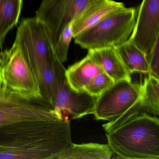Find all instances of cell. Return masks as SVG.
Segmentation results:
<instances>
[{
  "label": "cell",
  "mask_w": 159,
  "mask_h": 159,
  "mask_svg": "<svg viewBox=\"0 0 159 159\" xmlns=\"http://www.w3.org/2000/svg\"><path fill=\"white\" fill-rule=\"evenodd\" d=\"M72 143L68 118L12 124L0 127V159H55Z\"/></svg>",
  "instance_id": "cell-1"
},
{
  "label": "cell",
  "mask_w": 159,
  "mask_h": 159,
  "mask_svg": "<svg viewBox=\"0 0 159 159\" xmlns=\"http://www.w3.org/2000/svg\"><path fill=\"white\" fill-rule=\"evenodd\" d=\"M108 144L118 158L159 159V120L141 112L106 132Z\"/></svg>",
  "instance_id": "cell-2"
},
{
  "label": "cell",
  "mask_w": 159,
  "mask_h": 159,
  "mask_svg": "<svg viewBox=\"0 0 159 159\" xmlns=\"http://www.w3.org/2000/svg\"><path fill=\"white\" fill-rule=\"evenodd\" d=\"M0 94L29 101L43 100L39 82L22 51L15 44L0 52Z\"/></svg>",
  "instance_id": "cell-3"
},
{
  "label": "cell",
  "mask_w": 159,
  "mask_h": 159,
  "mask_svg": "<svg viewBox=\"0 0 159 159\" xmlns=\"http://www.w3.org/2000/svg\"><path fill=\"white\" fill-rule=\"evenodd\" d=\"M138 7L125 8L108 16L74 38L76 44L87 50L116 47L130 38L135 24Z\"/></svg>",
  "instance_id": "cell-4"
},
{
  "label": "cell",
  "mask_w": 159,
  "mask_h": 159,
  "mask_svg": "<svg viewBox=\"0 0 159 159\" xmlns=\"http://www.w3.org/2000/svg\"><path fill=\"white\" fill-rule=\"evenodd\" d=\"M13 44L19 47L36 77L45 63L57 56L50 30L36 16L22 20Z\"/></svg>",
  "instance_id": "cell-5"
},
{
  "label": "cell",
  "mask_w": 159,
  "mask_h": 159,
  "mask_svg": "<svg viewBox=\"0 0 159 159\" xmlns=\"http://www.w3.org/2000/svg\"><path fill=\"white\" fill-rule=\"evenodd\" d=\"M140 96L141 84L118 81L96 98L93 114L97 120H114L137 103Z\"/></svg>",
  "instance_id": "cell-6"
},
{
  "label": "cell",
  "mask_w": 159,
  "mask_h": 159,
  "mask_svg": "<svg viewBox=\"0 0 159 159\" xmlns=\"http://www.w3.org/2000/svg\"><path fill=\"white\" fill-rule=\"evenodd\" d=\"M95 0H43L36 17L51 32L55 44L66 26L77 19Z\"/></svg>",
  "instance_id": "cell-7"
},
{
  "label": "cell",
  "mask_w": 159,
  "mask_h": 159,
  "mask_svg": "<svg viewBox=\"0 0 159 159\" xmlns=\"http://www.w3.org/2000/svg\"><path fill=\"white\" fill-rule=\"evenodd\" d=\"M63 118L50 106L35 105L31 101L0 94V127L30 120H43Z\"/></svg>",
  "instance_id": "cell-8"
},
{
  "label": "cell",
  "mask_w": 159,
  "mask_h": 159,
  "mask_svg": "<svg viewBox=\"0 0 159 159\" xmlns=\"http://www.w3.org/2000/svg\"><path fill=\"white\" fill-rule=\"evenodd\" d=\"M129 39L148 55L159 39V0H142Z\"/></svg>",
  "instance_id": "cell-9"
},
{
  "label": "cell",
  "mask_w": 159,
  "mask_h": 159,
  "mask_svg": "<svg viewBox=\"0 0 159 159\" xmlns=\"http://www.w3.org/2000/svg\"><path fill=\"white\" fill-rule=\"evenodd\" d=\"M96 98L85 90L74 91L66 80L55 95L53 109L60 116L70 120L80 119L93 114Z\"/></svg>",
  "instance_id": "cell-10"
},
{
  "label": "cell",
  "mask_w": 159,
  "mask_h": 159,
  "mask_svg": "<svg viewBox=\"0 0 159 159\" xmlns=\"http://www.w3.org/2000/svg\"><path fill=\"white\" fill-rule=\"evenodd\" d=\"M126 8L123 2L113 0H95L73 22V39L108 16Z\"/></svg>",
  "instance_id": "cell-11"
},
{
  "label": "cell",
  "mask_w": 159,
  "mask_h": 159,
  "mask_svg": "<svg viewBox=\"0 0 159 159\" xmlns=\"http://www.w3.org/2000/svg\"><path fill=\"white\" fill-rule=\"evenodd\" d=\"M66 70L56 56L48 60L37 74L43 100L53 108L55 94L66 80Z\"/></svg>",
  "instance_id": "cell-12"
},
{
  "label": "cell",
  "mask_w": 159,
  "mask_h": 159,
  "mask_svg": "<svg viewBox=\"0 0 159 159\" xmlns=\"http://www.w3.org/2000/svg\"><path fill=\"white\" fill-rule=\"evenodd\" d=\"M87 54L115 82L123 80H131V74L123 64L115 47L88 50Z\"/></svg>",
  "instance_id": "cell-13"
},
{
  "label": "cell",
  "mask_w": 159,
  "mask_h": 159,
  "mask_svg": "<svg viewBox=\"0 0 159 159\" xmlns=\"http://www.w3.org/2000/svg\"><path fill=\"white\" fill-rule=\"evenodd\" d=\"M102 71V69L87 54L66 70V79L72 89L80 92L95 75Z\"/></svg>",
  "instance_id": "cell-14"
},
{
  "label": "cell",
  "mask_w": 159,
  "mask_h": 159,
  "mask_svg": "<svg viewBox=\"0 0 159 159\" xmlns=\"http://www.w3.org/2000/svg\"><path fill=\"white\" fill-rule=\"evenodd\" d=\"M123 64L130 74L134 72L150 74L147 55L128 39L115 47Z\"/></svg>",
  "instance_id": "cell-15"
},
{
  "label": "cell",
  "mask_w": 159,
  "mask_h": 159,
  "mask_svg": "<svg viewBox=\"0 0 159 159\" xmlns=\"http://www.w3.org/2000/svg\"><path fill=\"white\" fill-rule=\"evenodd\" d=\"M113 153L108 144L72 143L69 148L59 153L55 159H110Z\"/></svg>",
  "instance_id": "cell-16"
},
{
  "label": "cell",
  "mask_w": 159,
  "mask_h": 159,
  "mask_svg": "<svg viewBox=\"0 0 159 159\" xmlns=\"http://www.w3.org/2000/svg\"><path fill=\"white\" fill-rule=\"evenodd\" d=\"M23 6V0H0V49L5 38L18 24Z\"/></svg>",
  "instance_id": "cell-17"
},
{
  "label": "cell",
  "mask_w": 159,
  "mask_h": 159,
  "mask_svg": "<svg viewBox=\"0 0 159 159\" xmlns=\"http://www.w3.org/2000/svg\"><path fill=\"white\" fill-rule=\"evenodd\" d=\"M140 104L142 110L154 116L159 114V79L151 74L141 84Z\"/></svg>",
  "instance_id": "cell-18"
},
{
  "label": "cell",
  "mask_w": 159,
  "mask_h": 159,
  "mask_svg": "<svg viewBox=\"0 0 159 159\" xmlns=\"http://www.w3.org/2000/svg\"><path fill=\"white\" fill-rule=\"evenodd\" d=\"M115 83L113 79L104 71L97 74L84 87L87 93L97 97Z\"/></svg>",
  "instance_id": "cell-19"
},
{
  "label": "cell",
  "mask_w": 159,
  "mask_h": 159,
  "mask_svg": "<svg viewBox=\"0 0 159 159\" xmlns=\"http://www.w3.org/2000/svg\"><path fill=\"white\" fill-rule=\"evenodd\" d=\"M73 22L66 26L55 44L56 53L62 63L67 60L69 47L71 40L73 39Z\"/></svg>",
  "instance_id": "cell-20"
},
{
  "label": "cell",
  "mask_w": 159,
  "mask_h": 159,
  "mask_svg": "<svg viewBox=\"0 0 159 159\" xmlns=\"http://www.w3.org/2000/svg\"><path fill=\"white\" fill-rule=\"evenodd\" d=\"M150 74L159 79V39L147 55Z\"/></svg>",
  "instance_id": "cell-21"
},
{
  "label": "cell",
  "mask_w": 159,
  "mask_h": 159,
  "mask_svg": "<svg viewBox=\"0 0 159 159\" xmlns=\"http://www.w3.org/2000/svg\"><path fill=\"white\" fill-rule=\"evenodd\" d=\"M1 69H0V89H1Z\"/></svg>",
  "instance_id": "cell-22"
}]
</instances>
